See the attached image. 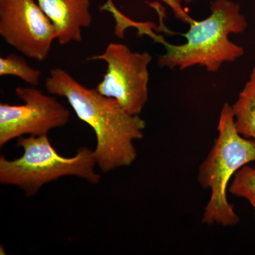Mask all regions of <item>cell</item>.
I'll return each instance as SVG.
<instances>
[{
  "label": "cell",
  "instance_id": "cell-1",
  "mask_svg": "<svg viewBox=\"0 0 255 255\" xmlns=\"http://www.w3.org/2000/svg\"><path fill=\"white\" fill-rule=\"evenodd\" d=\"M46 89L68 101L77 117L92 128L97 139L96 162L102 172L133 163L137 157L134 141L143 137V119L128 113L117 100L97 89L87 88L61 68L51 70Z\"/></svg>",
  "mask_w": 255,
  "mask_h": 255
},
{
  "label": "cell",
  "instance_id": "cell-2",
  "mask_svg": "<svg viewBox=\"0 0 255 255\" xmlns=\"http://www.w3.org/2000/svg\"><path fill=\"white\" fill-rule=\"evenodd\" d=\"M189 30L184 36L186 42L172 45L162 41L166 48L158 64L161 68L182 70L199 65L215 73L223 64L234 62L244 54L243 47L229 39L232 33H243L248 27L241 6L231 0H215L211 5V14L196 21L188 16Z\"/></svg>",
  "mask_w": 255,
  "mask_h": 255
},
{
  "label": "cell",
  "instance_id": "cell-3",
  "mask_svg": "<svg viewBox=\"0 0 255 255\" xmlns=\"http://www.w3.org/2000/svg\"><path fill=\"white\" fill-rule=\"evenodd\" d=\"M218 137L205 160L201 164L198 181L210 189L211 197L202 218L206 225L236 226L240 218L227 198L230 181L245 165L255 162V140L236 130L232 106L225 104L220 114Z\"/></svg>",
  "mask_w": 255,
  "mask_h": 255
},
{
  "label": "cell",
  "instance_id": "cell-4",
  "mask_svg": "<svg viewBox=\"0 0 255 255\" xmlns=\"http://www.w3.org/2000/svg\"><path fill=\"white\" fill-rule=\"evenodd\" d=\"M17 146L23 150L21 157L12 160L0 157V182L20 188L26 196H34L47 183L65 176L80 177L92 184L100 182L95 153L88 147L79 149L73 157H63L48 135L18 137Z\"/></svg>",
  "mask_w": 255,
  "mask_h": 255
},
{
  "label": "cell",
  "instance_id": "cell-5",
  "mask_svg": "<svg viewBox=\"0 0 255 255\" xmlns=\"http://www.w3.org/2000/svg\"><path fill=\"white\" fill-rule=\"evenodd\" d=\"M152 59L147 52H133L123 43H112L102 54L87 60L107 64L97 91L117 100L128 113L139 116L148 100V66Z\"/></svg>",
  "mask_w": 255,
  "mask_h": 255
},
{
  "label": "cell",
  "instance_id": "cell-6",
  "mask_svg": "<svg viewBox=\"0 0 255 255\" xmlns=\"http://www.w3.org/2000/svg\"><path fill=\"white\" fill-rule=\"evenodd\" d=\"M16 95L23 105L0 104V147L23 135H48L70 121L68 109L35 87H18Z\"/></svg>",
  "mask_w": 255,
  "mask_h": 255
},
{
  "label": "cell",
  "instance_id": "cell-7",
  "mask_svg": "<svg viewBox=\"0 0 255 255\" xmlns=\"http://www.w3.org/2000/svg\"><path fill=\"white\" fill-rule=\"evenodd\" d=\"M0 36L24 56L43 61L57 33L36 0H0Z\"/></svg>",
  "mask_w": 255,
  "mask_h": 255
},
{
  "label": "cell",
  "instance_id": "cell-8",
  "mask_svg": "<svg viewBox=\"0 0 255 255\" xmlns=\"http://www.w3.org/2000/svg\"><path fill=\"white\" fill-rule=\"evenodd\" d=\"M56 30L59 44L82 41V28L92 23L90 0H36Z\"/></svg>",
  "mask_w": 255,
  "mask_h": 255
},
{
  "label": "cell",
  "instance_id": "cell-9",
  "mask_svg": "<svg viewBox=\"0 0 255 255\" xmlns=\"http://www.w3.org/2000/svg\"><path fill=\"white\" fill-rule=\"evenodd\" d=\"M232 110L237 131L243 137L255 140V68Z\"/></svg>",
  "mask_w": 255,
  "mask_h": 255
},
{
  "label": "cell",
  "instance_id": "cell-10",
  "mask_svg": "<svg viewBox=\"0 0 255 255\" xmlns=\"http://www.w3.org/2000/svg\"><path fill=\"white\" fill-rule=\"evenodd\" d=\"M41 71L31 68L23 57L11 54L0 58V76H14L31 86L39 84Z\"/></svg>",
  "mask_w": 255,
  "mask_h": 255
},
{
  "label": "cell",
  "instance_id": "cell-11",
  "mask_svg": "<svg viewBox=\"0 0 255 255\" xmlns=\"http://www.w3.org/2000/svg\"><path fill=\"white\" fill-rule=\"evenodd\" d=\"M228 189L233 195L244 198L251 203L255 218V168L247 164L240 169Z\"/></svg>",
  "mask_w": 255,
  "mask_h": 255
},
{
  "label": "cell",
  "instance_id": "cell-12",
  "mask_svg": "<svg viewBox=\"0 0 255 255\" xmlns=\"http://www.w3.org/2000/svg\"><path fill=\"white\" fill-rule=\"evenodd\" d=\"M158 1H162L169 6L172 10L175 9L176 8L182 6V2H185L186 4H189L192 2L194 0H158Z\"/></svg>",
  "mask_w": 255,
  "mask_h": 255
}]
</instances>
